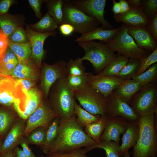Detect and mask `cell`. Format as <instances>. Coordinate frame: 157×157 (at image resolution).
Here are the masks:
<instances>
[{"label":"cell","mask_w":157,"mask_h":157,"mask_svg":"<svg viewBox=\"0 0 157 157\" xmlns=\"http://www.w3.org/2000/svg\"><path fill=\"white\" fill-rule=\"evenodd\" d=\"M76 115L65 119H60L56 137L48 155L67 152L81 148L87 152L94 149L97 144L85 132L77 123Z\"/></svg>","instance_id":"6da1fadb"},{"label":"cell","mask_w":157,"mask_h":157,"mask_svg":"<svg viewBox=\"0 0 157 157\" xmlns=\"http://www.w3.org/2000/svg\"><path fill=\"white\" fill-rule=\"evenodd\" d=\"M139 133L133 147L132 157H153L157 155V129L154 115L138 117Z\"/></svg>","instance_id":"7a4b0ae2"},{"label":"cell","mask_w":157,"mask_h":157,"mask_svg":"<svg viewBox=\"0 0 157 157\" xmlns=\"http://www.w3.org/2000/svg\"><path fill=\"white\" fill-rule=\"evenodd\" d=\"M66 78L60 79L56 83L50 106L57 117L65 119L74 114L75 101L73 92L68 87Z\"/></svg>","instance_id":"3957f363"},{"label":"cell","mask_w":157,"mask_h":157,"mask_svg":"<svg viewBox=\"0 0 157 157\" xmlns=\"http://www.w3.org/2000/svg\"><path fill=\"white\" fill-rule=\"evenodd\" d=\"M78 44L85 52L81 60L89 61L96 73L102 71L116 55L115 52L102 42L93 40L78 42Z\"/></svg>","instance_id":"277c9868"},{"label":"cell","mask_w":157,"mask_h":157,"mask_svg":"<svg viewBox=\"0 0 157 157\" xmlns=\"http://www.w3.org/2000/svg\"><path fill=\"white\" fill-rule=\"evenodd\" d=\"M129 104L138 117L154 115L157 109V82L142 86Z\"/></svg>","instance_id":"5b68a950"},{"label":"cell","mask_w":157,"mask_h":157,"mask_svg":"<svg viewBox=\"0 0 157 157\" xmlns=\"http://www.w3.org/2000/svg\"><path fill=\"white\" fill-rule=\"evenodd\" d=\"M115 36L106 45L114 52H117L129 59H140L148 56L149 51L139 48L127 32V26L124 24Z\"/></svg>","instance_id":"8992f818"},{"label":"cell","mask_w":157,"mask_h":157,"mask_svg":"<svg viewBox=\"0 0 157 157\" xmlns=\"http://www.w3.org/2000/svg\"><path fill=\"white\" fill-rule=\"evenodd\" d=\"M63 11V24L72 25L74 28L75 32L82 34L99 27L101 23L97 19L88 16L76 8L70 0H64Z\"/></svg>","instance_id":"52a82bcc"},{"label":"cell","mask_w":157,"mask_h":157,"mask_svg":"<svg viewBox=\"0 0 157 157\" xmlns=\"http://www.w3.org/2000/svg\"><path fill=\"white\" fill-rule=\"evenodd\" d=\"M74 98L84 110L90 114L106 116L108 107L107 98L88 85L84 88L73 92Z\"/></svg>","instance_id":"ba28073f"},{"label":"cell","mask_w":157,"mask_h":157,"mask_svg":"<svg viewBox=\"0 0 157 157\" xmlns=\"http://www.w3.org/2000/svg\"><path fill=\"white\" fill-rule=\"evenodd\" d=\"M43 101L41 92L32 88L21 92L13 106L19 117L26 120Z\"/></svg>","instance_id":"9c48e42d"},{"label":"cell","mask_w":157,"mask_h":157,"mask_svg":"<svg viewBox=\"0 0 157 157\" xmlns=\"http://www.w3.org/2000/svg\"><path fill=\"white\" fill-rule=\"evenodd\" d=\"M70 1L75 7L88 16L97 19L101 24L103 28L114 29L104 17L106 0H73Z\"/></svg>","instance_id":"30bf717a"},{"label":"cell","mask_w":157,"mask_h":157,"mask_svg":"<svg viewBox=\"0 0 157 157\" xmlns=\"http://www.w3.org/2000/svg\"><path fill=\"white\" fill-rule=\"evenodd\" d=\"M56 117L49 104L43 101L26 120L23 136H25L39 127H43L47 130L51 121Z\"/></svg>","instance_id":"8fae6325"},{"label":"cell","mask_w":157,"mask_h":157,"mask_svg":"<svg viewBox=\"0 0 157 157\" xmlns=\"http://www.w3.org/2000/svg\"><path fill=\"white\" fill-rule=\"evenodd\" d=\"M87 74L88 86L106 98L124 80L117 76L106 75L102 71L97 75L91 72H87Z\"/></svg>","instance_id":"7c38bea8"},{"label":"cell","mask_w":157,"mask_h":157,"mask_svg":"<svg viewBox=\"0 0 157 157\" xmlns=\"http://www.w3.org/2000/svg\"><path fill=\"white\" fill-rule=\"evenodd\" d=\"M67 62L60 60L54 64H44L42 70L41 86L44 95L47 97L49 90L54 83L58 79L67 78Z\"/></svg>","instance_id":"4fadbf2b"},{"label":"cell","mask_w":157,"mask_h":157,"mask_svg":"<svg viewBox=\"0 0 157 157\" xmlns=\"http://www.w3.org/2000/svg\"><path fill=\"white\" fill-rule=\"evenodd\" d=\"M107 116L120 117L129 122L137 121L138 117L126 101L113 92L108 97Z\"/></svg>","instance_id":"5bb4252c"},{"label":"cell","mask_w":157,"mask_h":157,"mask_svg":"<svg viewBox=\"0 0 157 157\" xmlns=\"http://www.w3.org/2000/svg\"><path fill=\"white\" fill-rule=\"evenodd\" d=\"M25 30L31 47V58L35 62L37 66L40 67L44 53V41L49 36H55L57 32L55 31L46 33L38 32L32 30L29 26H26Z\"/></svg>","instance_id":"9a60e30c"},{"label":"cell","mask_w":157,"mask_h":157,"mask_svg":"<svg viewBox=\"0 0 157 157\" xmlns=\"http://www.w3.org/2000/svg\"><path fill=\"white\" fill-rule=\"evenodd\" d=\"M106 117V122L100 141H114L119 143L120 136L123 134L128 128L129 122L120 117Z\"/></svg>","instance_id":"2e32d148"},{"label":"cell","mask_w":157,"mask_h":157,"mask_svg":"<svg viewBox=\"0 0 157 157\" xmlns=\"http://www.w3.org/2000/svg\"><path fill=\"white\" fill-rule=\"evenodd\" d=\"M127 27L128 33L133 38L139 48L152 52L157 47V42L154 39L147 26H127Z\"/></svg>","instance_id":"e0dca14e"},{"label":"cell","mask_w":157,"mask_h":157,"mask_svg":"<svg viewBox=\"0 0 157 157\" xmlns=\"http://www.w3.org/2000/svg\"><path fill=\"white\" fill-rule=\"evenodd\" d=\"M126 12L114 15L115 21L117 23L122 22L130 27L146 26L149 22L141 9L130 6Z\"/></svg>","instance_id":"ac0fdd59"},{"label":"cell","mask_w":157,"mask_h":157,"mask_svg":"<svg viewBox=\"0 0 157 157\" xmlns=\"http://www.w3.org/2000/svg\"><path fill=\"white\" fill-rule=\"evenodd\" d=\"M26 120L19 117L8 133L2 143L0 150V155L9 150L14 149L19 144L23 136Z\"/></svg>","instance_id":"d6986e66"},{"label":"cell","mask_w":157,"mask_h":157,"mask_svg":"<svg viewBox=\"0 0 157 157\" xmlns=\"http://www.w3.org/2000/svg\"><path fill=\"white\" fill-rule=\"evenodd\" d=\"M18 97L14 79L5 75L0 83V104L6 106L13 105Z\"/></svg>","instance_id":"ffe728a7"},{"label":"cell","mask_w":157,"mask_h":157,"mask_svg":"<svg viewBox=\"0 0 157 157\" xmlns=\"http://www.w3.org/2000/svg\"><path fill=\"white\" fill-rule=\"evenodd\" d=\"M121 28V26L112 29H105L101 27L97 28L90 32L82 34L76 38L77 42L99 40L106 43L110 40Z\"/></svg>","instance_id":"44dd1931"},{"label":"cell","mask_w":157,"mask_h":157,"mask_svg":"<svg viewBox=\"0 0 157 157\" xmlns=\"http://www.w3.org/2000/svg\"><path fill=\"white\" fill-rule=\"evenodd\" d=\"M139 133L138 120L134 122H129L128 128L122 138V144L120 146L121 157L123 156L128 152L130 148L135 144L139 137Z\"/></svg>","instance_id":"7402d4cb"},{"label":"cell","mask_w":157,"mask_h":157,"mask_svg":"<svg viewBox=\"0 0 157 157\" xmlns=\"http://www.w3.org/2000/svg\"><path fill=\"white\" fill-rule=\"evenodd\" d=\"M24 20L22 15L6 13L0 16V29L8 38L17 28L23 27Z\"/></svg>","instance_id":"603a6c76"},{"label":"cell","mask_w":157,"mask_h":157,"mask_svg":"<svg viewBox=\"0 0 157 157\" xmlns=\"http://www.w3.org/2000/svg\"><path fill=\"white\" fill-rule=\"evenodd\" d=\"M142 87L139 82L133 79L124 80L113 92L129 104L133 97Z\"/></svg>","instance_id":"cb8c5ba5"},{"label":"cell","mask_w":157,"mask_h":157,"mask_svg":"<svg viewBox=\"0 0 157 157\" xmlns=\"http://www.w3.org/2000/svg\"><path fill=\"white\" fill-rule=\"evenodd\" d=\"M33 67L30 59L18 62L11 76L13 78L24 79L34 81L36 78Z\"/></svg>","instance_id":"d4e9b609"},{"label":"cell","mask_w":157,"mask_h":157,"mask_svg":"<svg viewBox=\"0 0 157 157\" xmlns=\"http://www.w3.org/2000/svg\"><path fill=\"white\" fill-rule=\"evenodd\" d=\"M106 122V116H101L99 121L87 125L84 128V131L88 136L99 143L105 129Z\"/></svg>","instance_id":"484cf974"},{"label":"cell","mask_w":157,"mask_h":157,"mask_svg":"<svg viewBox=\"0 0 157 157\" xmlns=\"http://www.w3.org/2000/svg\"><path fill=\"white\" fill-rule=\"evenodd\" d=\"M64 0H48L46 2L47 13L59 26L63 24Z\"/></svg>","instance_id":"4316f807"},{"label":"cell","mask_w":157,"mask_h":157,"mask_svg":"<svg viewBox=\"0 0 157 157\" xmlns=\"http://www.w3.org/2000/svg\"><path fill=\"white\" fill-rule=\"evenodd\" d=\"M18 63L15 55L8 47L4 56L0 60V72L4 75L11 76Z\"/></svg>","instance_id":"83f0119b"},{"label":"cell","mask_w":157,"mask_h":157,"mask_svg":"<svg viewBox=\"0 0 157 157\" xmlns=\"http://www.w3.org/2000/svg\"><path fill=\"white\" fill-rule=\"evenodd\" d=\"M74 114L77 116L76 118L77 124L83 129L88 124L97 122L101 118L100 115H92L81 108L75 101Z\"/></svg>","instance_id":"f1b7e54d"},{"label":"cell","mask_w":157,"mask_h":157,"mask_svg":"<svg viewBox=\"0 0 157 157\" xmlns=\"http://www.w3.org/2000/svg\"><path fill=\"white\" fill-rule=\"evenodd\" d=\"M29 26L33 30L40 33L55 31L59 27L47 12L37 22Z\"/></svg>","instance_id":"f546056e"},{"label":"cell","mask_w":157,"mask_h":157,"mask_svg":"<svg viewBox=\"0 0 157 157\" xmlns=\"http://www.w3.org/2000/svg\"><path fill=\"white\" fill-rule=\"evenodd\" d=\"M18 119L10 110L0 108V136L8 133Z\"/></svg>","instance_id":"4dcf8cb0"},{"label":"cell","mask_w":157,"mask_h":157,"mask_svg":"<svg viewBox=\"0 0 157 157\" xmlns=\"http://www.w3.org/2000/svg\"><path fill=\"white\" fill-rule=\"evenodd\" d=\"M129 59L118 53L115 57L102 71L105 75L111 76H116L128 62Z\"/></svg>","instance_id":"1f68e13d"},{"label":"cell","mask_w":157,"mask_h":157,"mask_svg":"<svg viewBox=\"0 0 157 157\" xmlns=\"http://www.w3.org/2000/svg\"><path fill=\"white\" fill-rule=\"evenodd\" d=\"M8 47L15 55L18 62L27 61L31 58L32 51L29 41L26 43L20 44L9 42Z\"/></svg>","instance_id":"d6a6232c"},{"label":"cell","mask_w":157,"mask_h":157,"mask_svg":"<svg viewBox=\"0 0 157 157\" xmlns=\"http://www.w3.org/2000/svg\"><path fill=\"white\" fill-rule=\"evenodd\" d=\"M60 120L57 117L54 118L46 130L45 142L41 147L43 152L47 154L56 137Z\"/></svg>","instance_id":"836d02e7"},{"label":"cell","mask_w":157,"mask_h":157,"mask_svg":"<svg viewBox=\"0 0 157 157\" xmlns=\"http://www.w3.org/2000/svg\"><path fill=\"white\" fill-rule=\"evenodd\" d=\"M140 63V59H129L128 62L116 76L124 80L132 79L138 71Z\"/></svg>","instance_id":"e575fe53"},{"label":"cell","mask_w":157,"mask_h":157,"mask_svg":"<svg viewBox=\"0 0 157 157\" xmlns=\"http://www.w3.org/2000/svg\"><path fill=\"white\" fill-rule=\"evenodd\" d=\"M132 79L139 82L142 87L152 82H156L157 62L141 74L134 76Z\"/></svg>","instance_id":"d590c367"},{"label":"cell","mask_w":157,"mask_h":157,"mask_svg":"<svg viewBox=\"0 0 157 157\" xmlns=\"http://www.w3.org/2000/svg\"><path fill=\"white\" fill-rule=\"evenodd\" d=\"M120 146L119 143L115 141L104 140L97 143L94 149L98 148L104 149L106 157H121Z\"/></svg>","instance_id":"8d00e7d4"},{"label":"cell","mask_w":157,"mask_h":157,"mask_svg":"<svg viewBox=\"0 0 157 157\" xmlns=\"http://www.w3.org/2000/svg\"><path fill=\"white\" fill-rule=\"evenodd\" d=\"M66 80L68 87L73 92L81 90L88 85L87 72L81 75H68Z\"/></svg>","instance_id":"74e56055"},{"label":"cell","mask_w":157,"mask_h":157,"mask_svg":"<svg viewBox=\"0 0 157 157\" xmlns=\"http://www.w3.org/2000/svg\"><path fill=\"white\" fill-rule=\"evenodd\" d=\"M46 129L43 127H39L33 130L25 137L28 144H35L42 147L44 144Z\"/></svg>","instance_id":"f35d334b"},{"label":"cell","mask_w":157,"mask_h":157,"mask_svg":"<svg viewBox=\"0 0 157 157\" xmlns=\"http://www.w3.org/2000/svg\"><path fill=\"white\" fill-rule=\"evenodd\" d=\"M83 61L79 57L73 60L71 59L67 63L66 70L68 75L79 76L85 74V67Z\"/></svg>","instance_id":"ab89813d"},{"label":"cell","mask_w":157,"mask_h":157,"mask_svg":"<svg viewBox=\"0 0 157 157\" xmlns=\"http://www.w3.org/2000/svg\"><path fill=\"white\" fill-rule=\"evenodd\" d=\"M140 59V67L135 76L141 74L152 65L157 62V47L148 56Z\"/></svg>","instance_id":"60d3db41"},{"label":"cell","mask_w":157,"mask_h":157,"mask_svg":"<svg viewBox=\"0 0 157 157\" xmlns=\"http://www.w3.org/2000/svg\"><path fill=\"white\" fill-rule=\"evenodd\" d=\"M8 38V42L15 43H24L29 41L27 33L23 27L17 28Z\"/></svg>","instance_id":"b9f144b4"},{"label":"cell","mask_w":157,"mask_h":157,"mask_svg":"<svg viewBox=\"0 0 157 157\" xmlns=\"http://www.w3.org/2000/svg\"><path fill=\"white\" fill-rule=\"evenodd\" d=\"M143 11L149 19L154 18L157 14V0H141Z\"/></svg>","instance_id":"7bdbcfd3"},{"label":"cell","mask_w":157,"mask_h":157,"mask_svg":"<svg viewBox=\"0 0 157 157\" xmlns=\"http://www.w3.org/2000/svg\"><path fill=\"white\" fill-rule=\"evenodd\" d=\"M87 153L84 148H80L67 152L53 153L48 156L49 157H89L86 155Z\"/></svg>","instance_id":"ee69618b"},{"label":"cell","mask_w":157,"mask_h":157,"mask_svg":"<svg viewBox=\"0 0 157 157\" xmlns=\"http://www.w3.org/2000/svg\"><path fill=\"white\" fill-rule=\"evenodd\" d=\"M14 80L17 89L19 92L28 90L34 86L33 80L24 79H14Z\"/></svg>","instance_id":"f6af8a7d"},{"label":"cell","mask_w":157,"mask_h":157,"mask_svg":"<svg viewBox=\"0 0 157 157\" xmlns=\"http://www.w3.org/2000/svg\"><path fill=\"white\" fill-rule=\"evenodd\" d=\"M47 0H28L29 4L34 11L37 17L41 19L42 17L41 9L42 3Z\"/></svg>","instance_id":"bcb514c9"},{"label":"cell","mask_w":157,"mask_h":157,"mask_svg":"<svg viewBox=\"0 0 157 157\" xmlns=\"http://www.w3.org/2000/svg\"><path fill=\"white\" fill-rule=\"evenodd\" d=\"M8 37L0 29V60L4 56L8 47Z\"/></svg>","instance_id":"7dc6e473"},{"label":"cell","mask_w":157,"mask_h":157,"mask_svg":"<svg viewBox=\"0 0 157 157\" xmlns=\"http://www.w3.org/2000/svg\"><path fill=\"white\" fill-rule=\"evenodd\" d=\"M147 27L154 39L157 42V14L154 18L149 20Z\"/></svg>","instance_id":"c3c4849f"},{"label":"cell","mask_w":157,"mask_h":157,"mask_svg":"<svg viewBox=\"0 0 157 157\" xmlns=\"http://www.w3.org/2000/svg\"><path fill=\"white\" fill-rule=\"evenodd\" d=\"M16 3L14 0H0V16L7 13L10 7Z\"/></svg>","instance_id":"681fc988"},{"label":"cell","mask_w":157,"mask_h":157,"mask_svg":"<svg viewBox=\"0 0 157 157\" xmlns=\"http://www.w3.org/2000/svg\"><path fill=\"white\" fill-rule=\"evenodd\" d=\"M22 149L27 157H36L28 146L26 142L25 137L22 136L19 142Z\"/></svg>","instance_id":"f907efd6"},{"label":"cell","mask_w":157,"mask_h":157,"mask_svg":"<svg viewBox=\"0 0 157 157\" xmlns=\"http://www.w3.org/2000/svg\"><path fill=\"white\" fill-rule=\"evenodd\" d=\"M58 28L60 33L64 36H69L75 32L73 26L68 24H63L59 26Z\"/></svg>","instance_id":"816d5d0a"},{"label":"cell","mask_w":157,"mask_h":157,"mask_svg":"<svg viewBox=\"0 0 157 157\" xmlns=\"http://www.w3.org/2000/svg\"><path fill=\"white\" fill-rule=\"evenodd\" d=\"M118 2L120 7V13L126 12L129 9L130 6L127 1L125 0H119Z\"/></svg>","instance_id":"f5cc1de1"},{"label":"cell","mask_w":157,"mask_h":157,"mask_svg":"<svg viewBox=\"0 0 157 157\" xmlns=\"http://www.w3.org/2000/svg\"><path fill=\"white\" fill-rule=\"evenodd\" d=\"M112 1L113 6L111 10L113 15H116L120 14L121 9L119 2H117L115 0H113Z\"/></svg>","instance_id":"db71d44e"},{"label":"cell","mask_w":157,"mask_h":157,"mask_svg":"<svg viewBox=\"0 0 157 157\" xmlns=\"http://www.w3.org/2000/svg\"><path fill=\"white\" fill-rule=\"evenodd\" d=\"M127 1L130 6L143 10L141 0H128Z\"/></svg>","instance_id":"11a10c76"},{"label":"cell","mask_w":157,"mask_h":157,"mask_svg":"<svg viewBox=\"0 0 157 157\" xmlns=\"http://www.w3.org/2000/svg\"><path fill=\"white\" fill-rule=\"evenodd\" d=\"M14 151L17 157H27L22 149L17 146L14 149Z\"/></svg>","instance_id":"9f6ffc18"},{"label":"cell","mask_w":157,"mask_h":157,"mask_svg":"<svg viewBox=\"0 0 157 157\" xmlns=\"http://www.w3.org/2000/svg\"><path fill=\"white\" fill-rule=\"evenodd\" d=\"M0 157H17L14 149L7 151L1 155Z\"/></svg>","instance_id":"6f0895ef"},{"label":"cell","mask_w":157,"mask_h":157,"mask_svg":"<svg viewBox=\"0 0 157 157\" xmlns=\"http://www.w3.org/2000/svg\"><path fill=\"white\" fill-rule=\"evenodd\" d=\"M123 157H130V153L128 152L124 155Z\"/></svg>","instance_id":"680465c9"},{"label":"cell","mask_w":157,"mask_h":157,"mask_svg":"<svg viewBox=\"0 0 157 157\" xmlns=\"http://www.w3.org/2000/svg\"><path fill=\"white\" fill-rule=\"evenodd\" d=\"M5 75H3L0 76V83Z\"/></svg>","instance_id":"91938a15"},{"label":"cell","mask_w":157,"mask_h":157,"mask_svg":"<svg viewBox=\"0 0 157 157\" xmlns=\"http://www.w3.org/2000/svg\"><path fill=\"white\" fill-rule=\"evenodd\" d=\"M2 143L1 142V138H0V150L1 148V144H2Z\"/></svg>","instance_id":"94428289"},{"label":"cell","mask_w":157,"mask_h":157,"mask_svg":"<svg viewBox=\"0 0 157 157\" xmlns=\"http://www.w3.org/2000/svg\"><path fill=\"white\" fill-rule=\"evenodd\" d=\"M49 157V156H40V157Z\"/></svg>","instance_id":"6125c7cd"},{"label":"cell","mask_w":157,"mask_h":157,"mask_svg":"<svg viewBox=\"0 0 157 157\" xmlns=\"http://www.w3.org/2000/svg\"><path fill=\"white\" fill-rule=\"evenodd\" d=\"M3 74H1L0 72V76H1L3 75Z\"/></svg>","instance_id":"be15d7a7"},{"label":"cell","mask_w":157,"mask_h":157,"mask_svg":"<svg viewBox=\"0 0 157 157\" xmlns=\"http://www.w3.org/2000/svg\"><path fill=\"white\" fill-rule=\"evenodd\" d=\"M157 157L156 156H154V157Z\"/></svg>","instance_id":"e7e4bbea"}]
</instances>
